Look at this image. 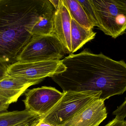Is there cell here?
<instances>
[{
	"instance_id": "44dd1931",
	"label": "cell",
	"mask_w": 126,
	"mask_h": 126,
	"mask_svg": "<svg viewBox=\"0 0 126 126\" xmlns=\"http://www.w3.org/2000/svg\"><path fill=\"white\" fill-rule=\"evenodd\" d=\"M39 121L33 122V123H24L21 124H19V125L15 126H34Z\"/></svg>"
},
{
	"instance_id": "5bb4252c",
	"label": "cell",
	"mask_w": 126,
	"mask_h": 126,
	"mask_svg": "<svg viewBox=\"0 0 126 126\" xmlns=\"http://www.w3.org/2000/svg\"><path fill=\"white\" fill-rule=\"evenodd\" d=\"M79 3L83 7L86 13L89 18L91 21L94 24L95 26H97V22L95 15L92 6L90 1L89 0H78Z\"/></svg>"
},
{
	"instance_id": "4fadbf2b",
	"label": "cell",
	"mask_w": 126,
	"mask_h": 126,
	"mask_svg": "<svg viewBox=\"0 0 126 126\" xmlns=\"http://www.w3.org/2000/svg\"><path fill=\"white\" fill-rule=\"evenodd\" d=\"M55 10L41 17L40 20L34 26L32 29L31 33L32 36L48 35L54 34L53 20Z\"/></svg>"
},
{
	"instance_id": "ba28073f",
	"label": "cell",
	"mask_w": 126,
	"mask_h": 126,
	"mask_svg": "<svg viewBox=\"0 0 126 126\" xmlns=\"http://www.w3.org/2000/svg\"><path fill=\"white\" fill-rule=\"evenodd\" d=\"M41 81L29 80L7 75L0 80V100L9 104L16 103L29 87Z\"/></svg>"
},
{
	"instance_id": "7402d4cb",
	"label": "cell",
	"mask_w": 126,
	"mask_h": 126,
	"mask_svg": "<svg viewBox=\"0 0 126 126\" xmlns=\"http://www.w3.org/2000/svg\"><path fill=\"white\" fill-rule=\"evenodd\" d=\"M122 1V2L125 5V6H126V0H121Z\"/></svg>"
},
{
	"instance_id": "ac0fdd59",
	"label": "cell",
	"mask_w": 126,
	"mask_h": 126,
	"mask_svg": "<svg viewBox=\"0 0 126 126\" xmlns=\"http://www.w3.org/2000/svg\"><path fill=\"white\" fill-rule=\"evenodd\" d=\"M10 104L5 101L0 100V113L7 111Z\"/></svg>"
},
{
	"instance_id": "9a60e30c",
	"label": "cell",
	"mask_w": 126,
	"mask_h": 126,
	"mask_svg": "<svg viewBox=\"0 0 126 126\" xmlns=\"http://www.w3.org/2000/svg\"><path fill=\"white\" fill-rule=\"evenodd\" d=\"M112 114L113 115H115V118L118 120L124 121L126 117V99L123 104L113 112Z\"/></svg>"
},
{
	"instance_id": "52a82bcc",
	"label": "cell",
	"mask_w": 126,
	"mask_h": 126,
	"mask_svg": "<svg viewBox=\"0 0 126 126\" xmlns=\"http://www.w3.org/2000/svg\"><path fill=\"white\" fill-rule=\"evenodd\" d=\"M104 102L93 101L61 126H98L107 117Z\"/></svg>"
},
{
	"instance_id": "ffe728a7",
	"label": "cell",
	"mask_w": 126,
	"mask_h": 126,
	"mask_svg": "<svg viewBox=\"0 0 126 126\" xmlns=\"http://www.w3.org/2000/svg\"><path fill=\"white\" fill-rule=\"evenodd\" d=\"M50 2L54 6L55 8V10H57L59 7L60 4V0H50Z\"/></svg>"
},
{
	"instance_id": "277c9868",
	"label": "cell",
	"mask_w": 126,
	"mask_h": 126,
	"mask_svg": "<svg viewBox=\"0 0 126 126\" xmlns=\"http://www.w3.org/2000/svg\"><path fill=\"white\" fill-rule=\"evenodd\" d=\"M69 53L54 34L33 36L17 57V62L60 60L66 54Z\"/></svg>"
},
{
	"instance_id": "d6986e66",
	"label": "cell",
	"mask_w": 126,
	"mask_h": 126,
	"mask_svg": "<svg viewBox=\"0 0 126 126\" xmlns=\"http://www.w3.org/2000/svg\"><path fill=\"white\" fill-rule=\"evenodd\" d=\"M34 126H54L52 124H50L48 123H46V122H43L41 121L40 120V121L36 124Z\"/></svg>"
},
{
	"instance_id": "30bf717a",
	"label": "cell",
	"mask_w": 126,
	"mask_h": 126,
	"mask_svg": "<svg viewBox=\"0 0 126 126\" xmlns=\"http://www.w3.org/2000/svg\"><path fill=\"white\" fill-rule=\"evenodd\" d=\"M42 116L25 109L0 113V126H15L21 124L38 122Z\"/></svg>"
},
{
	"instance_id": "6da1fadb",
	"label": "cell",
	"mask_w": 126,
	"mask_h": 126,
	"mask_svg": "<svg viewBox=\"0 0 126 126\" xmlns=\"http://www.w3.org/2000/svg\"><path fill=\"white\" fill-rule=\"evenodd\" d=\"M55 10L50 0H0V60L10 65L17 62L34 26Z\"/></svg>"
},
{
	"instance_id": "7c38bea8",
	"label": "cell",
	"mask_w": 126,
	"mask_h": 126,
	"mask_svg": "<svg viewBox=\"0 0 126 126\" xmlns=\"http://www.w3.org/2000/svg\"><path fill=\"white\" fill-rule=\"evenodd\" d=\"M72 18L81 26L89 29L95 26L91 21L84 9L77 0H62Z\"/></svg>"
},
{
	"instance_id": "3957f363",
	"label": "cell",
	"mask_w": 126,
	"mask_h": 126,
	"mask_svg": "<svg viewBox=\"0 0 126 126\" xmlns=\"http://www.w3.org/2000/svg\"><path fill=\"white\" fill-rule=\"evenodd\" d=\"M97 27L104 34L117 38L126 30V7L121 0H89Z\"/></svg>"
},
{
	"instance_id": "8fae6325",
	"label": "cell",
	"mask_w": 126,
	"mask_h": 126,
	"mask_svg": "<svg viewBox=\"0 0 126 126\" xmlns=\"http://www.w3.org/2000/svg\"><path fill=\"white\" fill-rule=\"evenodd\" d=\"M96 33L93 29L82 26L72 18L71 23V43L72 52L73 53L85 44L94 38Z\"/></svg>"
},
{
	"instance_id": "2e32d148",
	"label": "cell",
	"mask_w": 126,
	"mask_h": 126,
	"mask_svg": "<svg viewBox=\"0 0 126 126\" xmlns=\"http://www.w3.org/2000/svg\"><path fill=\"white\" fill-rule=\"evenodd\" d=\"M10 64L0 60V80L7 75L8 67Z\"/></svg>"
},
{
	"instance_id": "9c48e42d",
	"label": "cell",
	"mask_w": 126,
	"mask_h": 126,
	"mask_svg": "<svg viewBox=\"0 0 126 126\" xmlns=\"http://www.w3.org/2000/svg\"><path fill=\"white\" fill-rule=\"evenodd\" d=\"M72 18L67 7L60 0L54 16V34L63 43L69 53H71V23Z\"/></svg>"
},
{
	"instance_id": "e0dca14e",
	"label": "cell",
	"mask_w": 126,
	"mask_h": 126,
	"mask_svg": "<svg viewBox=\"0 0 126 126\" xmlns=\"http://www.w3.org/2000/svg\"><path fill=\"white\" fill-rule=\"evenodd\" d=\"M124 121L119 120L115 118L105 126H124Z\"/></svg>"
},
{
	"instance_id": "603a6c76",
	"label": "cell",
	"mask_w": 126,
	"mask_h": 126,
	"mask_svg": "<svg viewBox=\"0 0 126 126\" xmlns=\"http://www.w3.org/2000/svg\"><path fill=\"white\" fill-rule=\"evenodd\" d=\"M124 126H126V121L124 122Z\"/></svg>"
},
{
	"instance_id": "5b68a950",
	"label": "cell",
	"mask_w": 126,
	"mask_h": 126,
	"mask_svg": "<svg viewBox=\"0 0 126 126\" xmlns=\"http://www.w3.org/2000/svg\"><path fill=\"white\" fill-rule=\"evenodd\" d=\"M65 67L62 60L40 62L17 61L8 67L7 75L32 81H41L63 72Z\"/></svg>"
},
{
	"instance_id": "8992f818",
	"label": "cell",
	"mask_w": 126,
	"mask_h": 126,
	"mask_svg": "<svg viewBox=\"0 0 126 126\" xmlns=\"http://www.w3.org/2000/svg\"><path fill=\"white\" fill-rule=\"evenodd\" d=\"M25 95V109L43 117L61 99L63 92L54 87L44 86L27 90Z\"/></svg>"
},
{
	"instance_id": "7a4b0ae2",
	"label": "cell",
	"mask_w": 126,
	"mask_h": 126,
	"mask_svg": "<svg viewBox=\"0 0 126 126\" xmlns=\"http://www.w3.org/2000/svg\"><path fill=\"white\" fill-rule=\"evenodd\" d=\"M63 95L54 108L40 120L61 126L93 101L100 99V91H63Z\"/></svg>"
}]
</instances>
